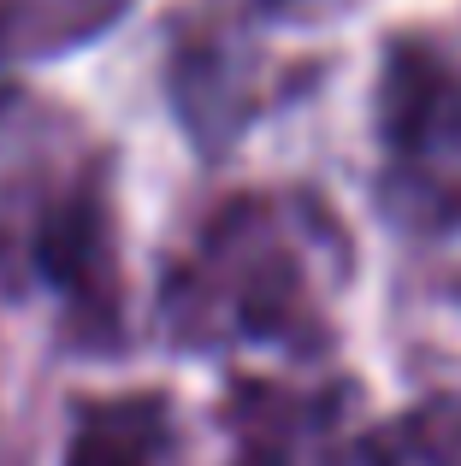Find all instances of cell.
Returning a JSON list of instances; mask_svg holds the SVG:
<instances>
[{"instance_id":"6da1fadb","label":"cell","mask_w":461,"mask_h":466,"mask_svg":"<svg viewBox=\"0 0 461 466\" xmlns=\"http://www.w3.org/2000/svg\"><path fill=\"white\" fill-rule=\"evenodd\" d=\"M302 213L278 201H230L172 284V319L201 342H302L320 278Z\"/></svg>"},{"instance_id":"3957f363","label":"cell","mask_w":461,"mask_h":466,"mask_svg":"<svg viewBox=\"0 0 461 466\" xmlns=\"http://www.w3.org/2000/svg\"><path fill=\"white\" fill-rule=\"evenodd\" d=\"M66 466H166V408L154 396L89 401L71 425Z\"/></svg>"},{"instance_id":"7a4b0ae2","label":"cell","mask_w":461,"mask_h":466,"mask_svg":"<svg viewBox=\"0 0 461 466\" xmlns=\"http://www.w3.org/2000/svg\"><path fill=\"white\" fill-rule=\"evenodd\" d=\"M384 166L403 207L426 225H461V66L438 47L391 42L379 89Z\"/></svg>"}]
</instances>
